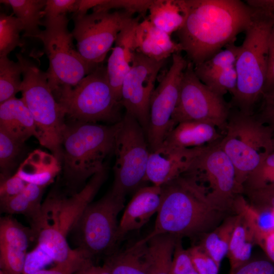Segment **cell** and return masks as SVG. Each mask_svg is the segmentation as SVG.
<instances>
[{
	"mask_svg": "<svg viewBox=\"0 0 274 274\" xmlns=\"http://www.w3.org/2000/svg\"><path fill=\"white\" fill-rule=\"evenodd\" d=\"M185 20L176 32L194 65L209 59L245 31L253 10L240 0H183Z\"/></svg>",
	"mask_w": 274,
	"mask_h": 274,
	"instance_id": "6da1fadb",
	"label": "cell"
},
{
	"mask_svg": "<svg viewBox=\"0 0 274 274\" xmlns=\"http://www.w3.org/2000/svg\"><path fill=\"white\" fill-rule=\"evenodd\" d=\"M161 190L154 228L142 242L162 234L201 238L234 214L214 204L206 188L187 173L161 186Z\"/></svg>",
	"mask_w": 274,
	"mask_h": 274,
	"instance_id": "7a4b0ae2",
	"label": "cell"
},
{
	"mask_svg": "<svg viewBox=\"0 0 274 274\" xmlns=\"http://www.w3.org/2000/svg\"><path fill=\"white\" fill-rule=\"evenodd\" d=\"M107 170L106 166L93 175L81 190L70 197L53 191L42 203V219L34 233L38 248L55 265L75 272L91 259L78 249H71L67 236L106 180Z\"/></svg>",
	"mask_w": 274,
	"mask_h": 274,
	"instance_id": "3957f363",
	"label": "cell"
},
{
	"mask_svg": "<svg viewBox=\"0 0 274 274\" xmlns=\"http://www.w3.org/2000/svg\"><path fill=\"white\" fill-rule=\"evenodd\" d=\"M120 123L66 122L61 139L60 164L64 182L72 194L106 166L105 160L114 153Z\"/></svg>",
	"mask_w": 274,
	"mask_h": 274,
	"instance_id": "277c9868",
	"label": "cell"
},
{
	"mask_svg": "<svg viewBox=\"0 0 274 274\" xmlns=\"http://www.w3.org/2000/svg\"><path fill=\"white\" fill-rule=\"evenodd\" d=\"M251 8V7H250ZM251 21L239 46L235 69L237 82L231 106L247 114H253L261 97L266 78L269 38L274 12L252 8Z\"/></svg>",
	"mask_w": 274,
	"mask_h": 274,
	"instance_id": "5b68a950",
	"label": "cell"
},
{
	"mask_svg": "<svg viewBox=\"0 0 274 274\" xmlns=\"http://www.w3.org/2000/svg\"><path fill=\"white\" fill-rule=\"evenodd\" d=\"M70 121L114 124L123 119L121 102L109 81L107 67L99 64L74 86L52 90Z\"/></svg>",
	"mask_w": 274,
	"mask_h": 274,
	"instance_id": "8992f818",
	"label": "cell"
},
{
	"mask_svg": "<svg viewBox=\"0 0 274 274\" xmlns=\"http://www.w3.org/2000/svg\"><path fill=\"white\" fill-rule=\"evenodd\" d=\"M16 56L23 70L21 98L35 121L38 140L60 163L62 135L66 126L65 114L49 86L46 72L22 54L16 53Z\"/></svg>",
	"mask_w": 274,
	"mask_h": 274,
	"instance_id": "52a82bcc",
	"label": "cell"
},
{
	"mask_svg": "<svg viewBox=\"0 0 274 274\" xmlns=\"http://www.w3.org/2000/svg\"><path fill=\"white\" fill-rule=\"evenodd\" d=\"M219 145L232 161L242 194L248 176L274 147V132L253 114L231 106L226 130Z\"/></svg>",
	"mask_w": 274,
	"mask_h": 274,
	"instance_id": "ba28073f",
	"label": "cell"
},
{
	"mask_svg": "<svg viewBox=\"0 0 274 274\" xmlns=\"http://www.w3.org/2000/svg\"><path fill=\"white\" fill-rule=\"evenodd\" d=\"M68 22L66 15L43 19L45 29L37 37L42 42L49 59L46 72L52 90L61 86L76 85L99 65L86 60L75 49Z\"/></svg>",
	"mask_w": 274,
	"mask_h": 274,
	"instance_id": "9c48e42d",
	"label": "cell"
},
{
	"mask_svg": "<svg viewBox=\"0 0 274 274\" xmlns=\"http://www.w3.org/2000/svg\"><path fill=\"white\" fill-rule=\"evenodd\" d=\"M125 201V196L111 189L100 199L90 203L72 230L76 231L77 249L92 259L115 251L119 242L118 216Z\"/></svg>",
	"mask_w": 274,
	"mask_h": 274,
	"instance_id": "30bf717a",
	"label": "cell"
},
{
	"mask_svg": "<svg viewBox=\"0 0 274 274\" xmlns=\"http://www.w3.org/2000/svg\"><path fill=\"white\" fill-rule=\"evenodd\" d=\"M150 151L146 134L139 122L125 113L117 134L114 154V179L111 190L126 195L145 182Z\"/></svg>",
	"mask_w": 274,
	"mask_h": 274,
	"instance_id": "8fae6325",
	"label": "cell"
},
{
	"mask_svg": "<svg viewBox=\"0 0 274 274\" xmlns=\"http://www.w3.org/2000/svg\"><path fill=\"white\" fill-rule=\"evenodd\" d=\"M123 10L92 11L82 16H74L72 31L77 50L87 61L100 64L112 49L118 35L139 17Z\"/></svg>",
	"mask_w": 274,
	"mask_h": 274,
	"instance_id": "7c38bea8",
	"label": "cell"
},
{
	"mask_svg": "<svg viewBox=\"0 0 274 274\" xmlns=\"http://www.w3.org/2000/svg\"><path fill=\"white\" fill-rule=\"evenodd\" d=\"M230 108L223 96L212 91L197 78L194 64L188 61L172 118L173 128L182 122L199 121L212 124L225 133Z\"/></svg>",
	"mask_w": 274,
	"mask_h": 274,
	"instance_id": "4fadbf2b",
	"label": "cell"
},
{
	"mask_svg": "<svg viewBox=\"0 0 274 274\" xmlns=\"http://www.w3.org/2000/svg\"><path fill=\"white\" fill-rule=\"evenodd\" d=\"M219 143L206 147L186 173L206 188L214 204L234 213L233 201L242 193L237 185L234 166Z\"/></svg>",
	"mask_w": 274,
	"mask_h": 274,
	"instance_id": "5bb4252c",
	"label": "cell"
},
{
	"mask_svg": "<svg viewBox=\"0 0 274 274\" xmlns=\"http://www.w3.org/2000/svg\"><path fill=\"white\" fill-rule=\"evenodd\" d=\"M181 53L172 56L170 67L151 95L146 134L150 152L158 149L174 128L172 118L178 102L183 72L188 62Z\"/></svg>",
	"mask_w": 274,
	"mask_h": 274,
	"instance_id": "9a60e30c",
	"label": "cell"
},
{
	"mask_svg": "<svg viewBox=\"0 0 274 274\" xmlns=\"http://www.w3.org/2000/svg\"><path fill=\"white\" fill-rule=\"evenodd\" d=\"M166 60L157 61L135 52L131 68L121 88V104L127 113L140 124L146 134L150 117V103L160 70Z\"/></svg>",
	"mask_w": 274,
	"mask_h": 274,
	"instance_id": "2e32d148",
	"label": "cell"
},
{
	"mask_svg": "<svg viewBox=\"0 0 274 274\" xmlns=\"http://www.w3.org/2000/svg\"><path fill=\"white\" fill-rule=\"evenodd\" d=\"M33 231L11 215L0 219V267L5 274H23Z\"/></svg>",
	"mask_w": 274,
	"mask_h": 274,
	"instance_id": "e0dca14e",
	"label": "cell"
},
{
	"mask_svg": "<svg viewBox=\"0 0 274 274\" xmlns=\"http://www.w3.org/2000/svg\"><path fill=\"white\" fill-rule=\"evenodd\" d=\"M207 147L179 149L161 146L156 150L150 152L146 182L161 186L177 178L188 170Z\"/></svg>",
	"mask_w": 274,
	"mask_h": 274,
	"instance_id": "ac0fdd59",
	"label": "cell"
},
{
	"mask_svg": "<svg viewBox=\"0 0 274 274\" xmlns=\"http://www.w3.org/2000/svg\"><path fill=\"white\" fill-rule=\"evenodd\" d=\"M161 186H142L135 191L119 223V242L128 232L141 228L157 213L161 203Z\"/></svg>",
	"mask_w": 274,
	"mask_h": 274,
	"instance_id": "d6986e66",
	"label": "cell"
},
{
	"mask_svg": "<svg viewBox=\"0 0 274 274\" xmlns=\"http://www.w3.org/2000/svg\"><path fill=\"white\" fill-rule=\"evenodd\" d=\"M140 19L141 17L139 18L119 33L108 60L106 67L109 81L116 97L120 102L122 83L131 68L136 52L133 47V37Z\"/></svg>",
	"mask_w": 274,
	"mask_h": 274,
	"instance_id": "ffe728a7",
	"label": "cell"
},
{
	"mask_svg": "<svg viewBox=\"0 0 274 274\" xmlns=\"http://www.w3.org/2000/svg\"><path fill=\"white\" fill-rule=\"evenodd\" d=\"M221 132L216 126L209 123L182 122L168 133L161 146L179 149L209 146L221 140L223 136Z\"/></svg>",
	"mask_w": 274,
	"mask_h": 274,
	"instance_id": "44dd1931",
	"label": "cell"
},
{
	"mask_svg": "<svg viewBox=\"0 0 274 274\" xmlns=\"http://www.w3.org/2000/svg\"><path fill=\"white\" fill-rule=\"evenodd\" d=\"M135 51L157 61L166 60L182 48L168 34L155 27L147 18L137 25L133 37Z\"/></svg>",
	"mask_w": 274,
	"mask_h": 274,
	"instance_id": "7402d4cb",
	"label": "cell"
},
{
	"mask_svg": "<svg viewBox=\"0 0 274 274\" xmlns=\"http://www.w3.org/2000/svg\"><path fill=\"white\" fill-rule=\"evenodd\" d=\"M0 129L22 143L32 136L39 139L32 116L22 98L0 104Z\"/></svg>",
	"mask_w": 274,
	"mask_h": 274,
	"instance_id": "603a6c76",
	"label": "cell"
},
{
	"mask_svg": "<svg viewBox=\"0 0 274 274\" xmlns=\"http://www.w3.org/2000/svg\"><path fill=\"white\" fill-rule=\"evenodd\" d=\"M61 170L60 162L52 154L36 150L21 164L15 175L27 183L46 187Z\"/></svg>",
	"mask_w": 274,
	"mask_h": 274,
	"instance_id": "cb8c5ba5",
	"label": "cell"
},
{
	"mask_svg": "<svg viewBox=\"0 0 274 274\" xmlns=\"http://www.w3.org/2000/svg\"><path fill=\"white\" fill-rule=\"evenodd\" d=\"M104 264L111 274H150L147 242L139 240L122 250L114 251L107 256Z\"/></svg>",
	"mask_w": 274,
	"mask_h": 274,
	"instance_id": "d4e9b609",
	"label": "cell"
},
{
	"mask_svg": "<svg viewBox=\"0 0 274 274\" xmlns=\"http://www.w3.org/2000/svg\"><path fill=\"white\" fill-rule=\"evenodd\" d=\"M45 188L28 183L18 194L0 200L1 212L11 216L14 214L24 215L29 220L32 231H35L42 219V199Z\"/></svg>",
	"mask_w": 274,
	"mask_h": 274,
	"instance_id": "484cf974",
	"label": "cell"
},
{
	"mask_svg": "<svg viewBox=\"0 0 274 274\" xmlns=\"http://www.w3.org/2000/svg\"><path fill=\"white\" fill-rule=\"evenodd\" d=\"M148 12L150 22L170 36L182 26L185 20L183 0H153Z\"/></svg>",
	"mask_w": 274,
	"mask_h": 274,
	"instance_id": "4316f807",
	"label": "cell"
},
{
	"mask_svg": "<svg viewBox=\"0 0 274 274\" xmlns=\"http://www.w3.org/2000/svg\"><path fill=\"white\" fill-rule=\"evenodd\" d=\"M236 214L238 215V218L226 255L229 259L230 271L251 258L253 247L256 245L254 233L250 225L242 215Z\"/></svg>",
	"mask_w": 274,
	"mask_h": 274,
	"instance_id": "83f0119b",
	"label": "cell"
},
{
	"mask_svg": "<svg viewBox=\"0 0 274 274\" xmlns=\"http://www.w3.org/2000/svg\"><path fill=\"white\" fill-rule=\"evenodd\" d=\"M238 215L234 213L227 217L218 226L204 235L199 245L220 267L227 255L233 230Z\"/></svg>",
	"mask_w": 274,
	"mask_h": 274,
	"instance_id": "f1b7e54d",
	"label": "cell"
},
{
	"mask_svg": "<svg viewBox=\"0 0 274 274\" xmlns=\"http://www.w3.org/2000/svg\"><path fill=\"white\" fill-rule=\"evenodd\" d=\"M1 3L10 5L14 14L21 22L25 37L37 39L42 30L43 11L46 0H1Z\"/></svg>",
	"mask_w": 274,
	"mask_h": 274,
	"instance_id": "f546056e",
	"label": "cell"
},
{
	"mask_svg": "<svg viewBox=\"0 0 274 274\" xmlns=\"http://www.w3.org/2000/svg\"><path fill=\"white\" fill-rule=\"evenodd\" d=\"M177 236L159 234L147 242L149 250L150 274H171L170 266Z\"/></svg>",
	"mask_w": 274,
	"mask_h": 274,
	"instance_id": "4dcf8cb0",
	"label": "cell"
},
{
	"mask_svg": "<svg viewBox=\"0 0 274 274\" xmlns=\"http://www.w3.org/2000/svg\"><path fill=\"white\" fill-rule=\"evenodd\" d=\"M22 72L19 61L14 62L8 56L0 57V104L15 97L20 92Z\"/></svg>",
	"mask_w": 274,
	"mask_h": 274,
	"instance_id": "1f68e13d",
	"label": "cell"
},
{
	"mask_svg": "<svg viewBox=\"0 0 274 274\" xmlns=\"http://www.w3.org/2000/svg\"><path fill=\"white\" fill-rule=\"evenodd\" d=\"M239 46L234 43L228 44L209 59L194 65V72L201 80L225 69L235 66Z\"/></svg>",
	"mask_w": 274,
	"mask_h": 274,
	"instance_id": "d6a6232c",
	"label": "cell"
},
{
	"mask_svg": "<svg viewBox=\"0 0 274 274\" xmlns=\"http://www.w3.org/2000/svg\"><path fill=\"white\" fill-rule=\"evenodd\" d=\"M24 31L21 21L15 16L0 15V57L8 55L17 47H22L20 32Z\"/></svg>",
	"mask_w": 274,
	"mask_h": 274,
	"instance_id": "836d02e7",
	"label": "cell"
},
{
	"mask_svg": "<svg viewBox=\"0 0 274 274\" xmlns=\"http://www.w3.org/2000/svg\"><path fill=\"white\" fill-rule=\"evenodd\" d=\"M274 187V147L263 161L247 178L244 189Z\"/></svg>",
	"mask_w": 274,
	"mask_h": 274,
	"instance_id": "e575fe53",
	"label": "cell"
},
{
	"mask_svg": "<svg viewBox=\"0 0 274 274\" xmlns=\"http://www.w3.org/2000/svg\"><path fill=\"white\" fill-rule=\"evenodd\" d=\"M24 143L0 129L1 177L11 176L10 171L20 153Z\"/></svg>",
	"mask_w": 274,
	"mask_h": 274,
	"instance_id": "d590c367",
	"label": "cell"
},
{
	"mask_svg": "<svg viewBox=\"0 0 274 274\" xmlns=\"http://www.w3.org/2000/svg\"><path fill=\"white\" fill-rule=\"evenodd\" d=\"M215 93L223 96L229 92L231 96L236 91L237 77L235 66H233L200 80Z\"/></svg>",
	"mask_w": 274,
	"mask_h": 274,
	"instance_id": "8d00e7d4",
	"label": "cell"
},
{
	"mask_svg": "<svg viewBox=\"0 0 274 274\" xmlns=\"http://www.w3.org/2000/svg\"><path fill=\"white\" fill-rule=\"evenodd\" d=\"M153 0H105L92 9V11H110L112 9L123 10L144 17Z\"/></svg>",
	"mask_w": 274,
	"mask_h": 274,
	"instance_id": "74e56055",
	"label": "cell"
},
{
	"mask_svg": "<svg viewBox=\"0 0 274 274\" xmlns=\"http://www.w3.org/2000/svg\"><path fill=\"white\" fill-rule=\"evenodd\" d=\"M182 237H177L173 252L171 274H198L188 249L183 247Z\"/></svg>",
	"mask_w": 274,
	"mask_h": 274,
	"instance_id": "f35d334b",
	"label": "cell"
},
{
	"mask_svg": "<svg viewBox=\"0 0 274 274\" xmlns=\"http://www.w3.org/2000/svg\"><path fill=\"white\" fill-rule=\"evenodd\" d=\"M242 194L253 208L274 213V187L244 189Z\"/></svg>",
	"mask_w": 274,
	"mask_h": 274,
	"instance_id": "ab89813d",
	"label": "cell"
},
{
	"mask_svg": "<svg viewBox=\"0 0 274 274\" xmlns=\"http://www.w3.org/2000/svg\"><path fill=\"white\" fill-rule=\"evenodd\" d=\"M188 249L198 274H218L220 267L199 244Z\"/></svg>",
	"mask_w": 274,
	"mask_h": 274,
	"instance_id": "60d3db41",
	"label": "cell"
},
{
	"mask_svg": "<svg viewBox=\"0 0 274 274\" xmlns=\"http://www.w3.org/2000/svg\"><path fill=\"white\" fill-rule=\"evenodd\" d=\"M229 274H274V263L267 257L250 258Z\"/></svg>",
	"mask_w": 274,
	"mask_h": 274,
	"instance_id": "b9f144b4",
	"label": "cell"
},
{
	"mask_svg": "<svg viewBox=\"0 0 274 274\" xmlns=\"http://www.w3.org/2000/svg\"><path fill=\"white\" fill-rule=\"evenodd\" d=\"M77 0H47L43 11L44 19H50L74 13Z\"/></svg>",
	"mask_w": 274,
	"mask_h": 274,
	"instance_id": "7bdbcfd3",
	"label": "cell"
},
{
	"mask_svg": "<svg viewBox=\"0 0 274 274\" xmlns=\"http://www.w3.org/2000/svg\"><path fill=\"white\" fill-rule=\"evenodd\" d=\"M28 183L14 174L1 177L0 200L13 197L21 192Z\"/></svg>",
	"mask_w": 274,
	"mask_h": 274,
	"instance_id": "ee69618b",
	"label": "cell"
},
{
	"mask_svg": "<svg viewBox=\"0 0 274 274\" xmlns=\"http://www.w3.org/2000/svg\"><path fill=\"white\" fill-rule=\"evenodd\" d=\"M262 103L258 112L253 114L257 119L274 132V94L261 96Z\"/></svg>",
	"mask_w": 274,
	"mask_h": 274,
	"instance_id": "f6af8a7d",
	"label": "cell"
},
{
	"mask_svg": "<svg viewBox=\"0 0 274 274\" xmlns=\"http://www.w3.org/2000/svg\"><path fill=\"white\" fill-rule=\"evenodd\" d=\"M272 94H274V21L269 38L266 78L262 96Z\"/></svg>",
	"mask_w": 274,
	"mask_h": 274,
	"instance_id": "bcb514c9",
	"label": "cell"
},
{
	"mask_svg": "<svg viewBox=\"0 0 274 274\" xmlns=\"http://www.w3.org/2000/svg\"><path fill=\"white\" fill-rule=\"evenodd\" d=\"M73 274H111L109 269L104 264L102 266L95 265L90 260L83 264Z\"/></svg>",
	"mask_w": 274,
	"mask_h": 274,
	"instance_id": "7dc6e473",
	"label": "cell"
},
{
	"mask_svg": "<svg viewBox=\"0 0 274 274\" xmlns=\"http://www.w3.org/2000/svg\"><path fill=\"white\" fill-rule=\"evenodd\" d=\"M105 0H77L76 10L72 17L82 16L87 14V11L102 4Z\"/></svg>",
	"mask_w": 274,
	"mask_h": 274,
	"instance_id": "c3c4849f",
	"label": "cell"
},
{
	"mask_svg": "<svg viewBox=\"0 0 274 274\" xmlns=\"http://www.w3.org/2000/svg\"><path fill=\"white\" fill-rule=\"evenodd\" d=\"M258 246L263 250L266 257L274 263V232L264 236Z\"/></svg>",
	"mask_w": 274,
	"mask_h": 274,
	"instance_id": "681fc988",
	"label": "cell"
},
{
	"mask_svg": "<svg viewBox=\"0 0 274 274\" xmlns=\"http://www.w3.org/2000/svg\"><path fill=\"white\" fill-rule=\"evenodd\" d=\"M245 2L251 8L274 12V0H247Z\"/></svg>",
	"mask_w": 274,
	"mask_h": 274,
	"instance_id": "f907efd6",
	"label": "cell"
},
{
	"mask_svg": "<svg viewBox=\"0 0 274 274\" xmlns=\"http://www.w3.org/2000/svg\"><path fill=\"white\" fill-rule=\"evenodd\" d=\"M72 271L55 265L54 267L48 269H41L32 274H73Z\"/></svg>",
	"mask_w": 274,
	"mask_h": 274,
	"instance_id": "816d5d0a",
	"label": "cell"
},
{
	"mask_svg": "<svg viewBox=\"0 0 274 274\" xmlns=\"http://www.w3.org/2000/svg\"><path fill=\"white\" fill-rule=\"evenodd\" d=\"M0 274H5L3 271L2 270L0 271Z\"/></svg>",
	"mask_w": 274,
	"mask_h": 274,
	"instance_id": "f5cc1de1",
	"label": "cell"
}]
</instances>
